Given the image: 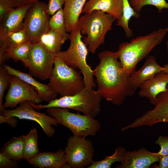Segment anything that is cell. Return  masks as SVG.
<instances>
[{
	"mask_svg": "<svg viewBox=\"0 0 168 168\" xmlns=\"http://www.w3.org/2000/svg\"><path fill=\"white\" fill-rule=\"evenodd\" d=\"M100 63L93 72L96 80L97 91L102 98L115 105L122 104L135 90L129 82V76L118 60L115 52L106 50L98 55Z\"/></svg>",
	"mask_w": 168,
	"mask_h": 168,
	"instance_id": "6da1fadb",
	"label": "cell"
},
{
	"mask_svg": "<svg viewBox=\"0 0 168 168\" xmlns=\"http://www.w3.org/2000/svg\"><path fill=\"white\" fill-rule=\"evenodd\" d=\"M168 32L167 28H160L119 45L115 53L128 75H130L139 62L147 57L151 51L161 42Z\"/></svg>",
	"mask_w": 168,
	"mask_h": 168,
	"instance_id": "7a4b0ae2",
	"label": "cell"
},
{
	"mask_svg": "<svg viewBox=\"0 0 168 168\" xmlns=\"http://www.w3.org/2000/svg\"><path fill=\"white\" fill-rule=\"evenodd\" d=\"M116 20L112 16L100 11L85 13L79 19L77 26L81 34L86 35L82 40L89 51L94 54L105 42V35L112 29Z\"/></svg>",
	"mask_w": 168,
	"mask_h": 168,
	"instance_id": "3957f363",
	"label": "cell"
},
{
	"mask_svg": "<svg viewBox=\"0 0 168 168\" xmlns=\"http://www.w3.org/2000/svg\"><path fill=\"white\" fill-rule=\"evenodd\" d=\"M102 97L93 88H85L76 94L61 97L48 102L47 104H36L30 102L35 110L50 108H62L71 109L95 118L101 111Z\"/></svg>",
	"mask_w": 168,
	"mask_h": 168,
	"instance_id": "277c9868",
	"label": "cell"
},
{
	"mask_svg": "<svg viewBox=\"0 0 168 168\" xmlns=\"http://www.w3.org/2000/svg\"><path fill=\"white\" fill-rule=\"evenodd\" d=\"M82 38L80 29L77 26L70 32V43L68 49L58 52L55 57L74 69L79 70L83 75L85 88L90 89L95 87L96 84L93 70L87 63L89 51Z\"/></svg>",
	"mask_w": 168,
	"mask_h": 168,
	"instance_id": "5b68a950",
	"label": "cell"
},
{
	"mask_svg": "<svg viewBox=\"0 0 168 168\" xmlns=\"http://www.w3.org/2000/svg\"><path fill=\"white\" fill-rule=\"evenodd\" d=\"M49 79L48 85L61 97L73 95L85 87L80 72L55 57Z\"/></svg>",
	"mask_w": 168,
	"mask_h": 168,
	"instance_id": "8992f818",
	"label": "cell"
},
{
	"mask_svg": "<svg viewBox=\"0 0 168 168\" xmlns=\"http://www.w3.org/2000/svg\"><path fill=\"white\" fill-rule=\"evenodd\" d=\"M47 109L48 114L55 119L58 123L68 128L73 135L85 137L94 136L100 130L101 124L94 118L88 115L74 113L69 109L50 108Z\"/></svg>",
	"mask_w": 168,
	"mask_h": 168,
	"instance_id": "52a82bcc",
	"label": "cell"
},
{
	"mask_svg": "<svg viewBox=\"0 0 168 168\" xmlns=\"http://www.w3.org/2000/svg\"><path fill=\"white\" fill-rule=\"evenodd\" d=\"M65 152L71 168H87L94 161V149L86 137L73 135L68 139Z\"/></svg>",
	"mask_w": 168,
	"mask_h": 168,
	"instance_id": "ba28073f",
	"label": "cell"
},
{
	"mask_svg": "<svg viewBox=\"0 0 168 168\" xmlns=\"http://www.w3.org/2000/svg\"><path fill=\"white\" fill-rule=\"evenodd\" d=\"M46 7L45 3L36 2L30 7L25 18L23 28L27 31L32 44L38 43L40 36L50 29V15Z\"/></svg>",
	"mask_w": 168,
	"mask_h": 168,
	"instance_id": "9c48e42d",
	"label": "cell"
},
{
	"mask_svg": "<svg viewBox=\"0 0 168 168\" xmlns=\"http://www.w3.org/2000/svg\"><path fill=\"white\" fill-rule=\"evenodd\" d=\"M31 105L29 101H26L19 104V106L11 110L4 108L0 110V115L4 116L16 117L20 119L34 121L41 126L45 134L48 137L54 136L55 130L52 126L58 124L53 117L36 111Z\"/></svg>",
	"mask_w": 168,
	"mask_h": 168,
	"instance_id": "30bf717a",
	"label": "cell"
},
{
	"mask_svg": "<svg viewBox=\"0 0 168 168\" xmlns=\"http://www.w3.org/2000/svg\"><path fill=\"white\" fill-rule=\"evenodd\" d=\"M55 54L47 50L40 43L33 44L27 68L30 73L42 80L49 78L53 70Z\"/></svg>",
	"mask_w": 168,
	"mask_h": 168,
	"instance_id": "8fae6325",
	"label": "cell"
},
{
	"mask_svg": "<svg viewBox=\"0 0 168 168\" xmlns=\"http://www.w3.org/2000/svg\"><path fill=\"white\" fill-rule=\"evenodd\" d=\"M3 108H13L20 103L26 101L38 104L42 100L37 91L30 85L18 77L12 75L10 87L5 97Z\"/></svg>",
	"mask_w": 168,
	"mask_h": 168,
	"instance_id": "7c38bea8",
	"label": "cell"
},
{
	"mask_svg": "<svg viewBox=\"0 0 168 168\" xmlns=\"http://www.w3.org/2000/svg\"><path fill=\"white\" fill-rule=\"evenodd\" d=\"M154 106L134 120L136 127H151L160 123H168V85L166 90L158 95Z\"/></svg>",
	"mask_w": 168,
	"mask_h": 168,
	"instance_id": "4fadbf2b",
	"label": "cell"
},
{
	"mask_svg": "<svg viewBox=\"0 0 168 168\" xmlns=\"http://www.w3.org/2000/svg\"><path fill=\"white\" fill-rule=\"evenodd\" d=\"M160 156L157 152H150L144 147L137 150L126 151L121 164L116 168H149L154 163L158 162Z\"/></svg>",
	"mask_w": 168,
	"mask_h": 168,
	"instance_id": "5bb4252c",
	"label": "cell"
},
{
	"mask_svg": "<svg viewBox=\"0 0 168 168\" xmlns=\"http://www.w3.org/2000/svg\"><path fill=\"white\" fill-rule=\"evenodd\" d=\"M33 3L14 8L4 17L1 22L0 41L6 40L9 32L17 31L23 28L25 18Z\"/></svg>",
	"mask_w": 168,
	"mask_h": 168,
	"instance_id": "9a60e30c",
	"label": "cell"
},
{
	"mask_svg": "<svg viewBox=\"0 0 168 168\" xmlns=\"http://www.w3.org/2000/svg\"><path fill=\"white\" fill-rule=\"evenodd\" d=\"M168 85V73L161 72L140 86L138 95L147 98L155 105L158 95L166 90Z\"/></svg>",
	"mask_w": 168,
	"mask_h": 168,
	"instance_id": "2e32d148",
	"label": "cell"
},
{
	"mask_svg": "<svg viewBox=\"0 0 168 168\" xmlns=\"http://www.w3.org/2000/svg\"><path fill=\"white\" fill-rule=\"evenodd\" d=\"M163 70V67L158 64L154 56H148L142 67L137 71L134 70L129 76L130 83L136 90L144 82Z\"/></svg>",
	"mask_w": 168,
	"mask_h": 168,
	"instance_id": "e0dca14e",
	"label": "cell"
},
{
	"mask_svg": "<svg viewBox=\"0 0 168 168\" xmlns=\"http://www.w3.org/2000/svg\"><path fill=\"white\" fill-rule=\"evenodd\" d=\"M27 161L39 168H62L67 163L65 151L62 149L54 152H40Z\"/></svg>",
	"mask_w": 168,
	"mask_h": 168,
	"instance_id": "ac0fdd59",
	"label": "cell"
},
{
	"mask_svg": "<svg viewBox=\"0 0 168 168\" xmlns=\"http://www.w3.org/2000/svg\"><path fill=\"white\" fill-rule=\"evenodd\" d=\"M2 65L10 74L18 77L33 87L37 91L43 101L48 102L56 99L57 94L48 84L39 82L34 79L30 73L23 72L4 64Z\"/></svg>",
	"mask_w": 168,
	"mask_h": 168,
	"instance_id": "d6986e66",
	"label": "cell"
},
{
	"mask_svg": "<svg viewBox=\"0 0 168 168\" xmlns=\"http://www.w3.org/2000/svg\"><path fill=\"white\" fill-rule=\"evenodd\" d=\"M100 11L110 14L117 20L121 17L123 11L122 0H89L82 10L84 13Z\"/></svg>",
	"mask_w": 168,
	"mask_h": 168,
	"instance_id": "ffe728a7",
	"label": "cell"
},
{
	"mask_svg": "<svg viewBox=\"0 0 168 168\" xmlns=\"http://www.w3.org/2000/svg\"><path fill=\"white\" fill-rule=\"evenodd\" d=\"M87 0H65L63 11L68 32H70L77 26L80 14Z\"/></svg>",
	"mask_w": 168,
	"mask_h": 168,
	"instance_id": "44dd1931",
	"label": "cell"
},
{
	"mask_svg": "<svg viewBox=\"0 0 168 168\" xmlns=\"http://www.w3.org/2000/svg\"><path fill=\"white\" fill-rule=\"evenodd\" d=\"M66 40L59 33L51 29L43 34L38 42L49 52L56 54L60 51Z\"/></svg>",
	"mask_w": 168,
	"mask_h": 168,
	"instance_id": "7402d4cb",
	"label": "cell"
},
{
	"mask_svg": "<svg viewBox=\"0 0 168 168\" xmlns=\"http://www.w3.org/2000/svg\"><path fill=\"white\" fill-rule=\"evenodd\" d=\"M123 0V11L120 19L117 21L116 25L122 28L126 35L130 38L133 35V31L128 26L129 21L132 17L138 18L140 16L139 13L136 12L130 5L129 0Z\"/></svg>",
	"mask_w": 168,
	"mask_h": 168,
	"instance_id": "603a6c76",
	"label": "cell"
},
{
	"mask_svg": "<svg viewBox=\"0 0 168 168\" xmlns=\"http://www.w3.org/2000/svg\"><path fill=\"white\" fill-rule=\"evenodd\" d=\"M23 142V159L27 161L40 152L37 145L36 129L31 130L26 135H22Z\"/></svg>",
	"mask_w": 168,
	"mask_h": 168,
	"instance_id": "cb8c5ba5",
	"label": "cell"
},
{
	"mask_svg": "<svg viewBox=\"0 0 168 168\" xmlns=\"http://www.w3.org/2000/svg\"><path fill=\"white\" fill-rule=\"evenodd\" d=\"M23 142L21 137H14L3 146L1 151L16 161L23 159Z\"/></svg>",
	"mask_w": 168,
	"mask_h": 168,
	"instance_id": "d4e9b609",
	"label": "cell"
},
{
	"mask_svg": "<svg viewBox=\"0 0 168 168\" xmlns=\"http://www.w3.org/2000/svg\"><path fill=\"white\" fill-rule=\"evenodd\" d=\"M32 44L29 41L16 47L9 46L6 49L7 54L15 62L22 61L27 68L28 57Z\"/></svg>",
	"mask_w": 168,
	"mask_h": 168,
	"instance_id": "484cf974",
	"label": "cell"
},
{
	"mask_svg": "<svg viewBox=\"0 0 168 168\" xmlns=\"http://www.w3.org/2000/svg\"><path fill=\"white\" fill-rule=\"evenodd\" d=\"M50 29L60 34L65 40L69 39L70 34L67 31L63 9L58 10L50 18Z\"/></svg>",
	"mask_w": 168,
	"mask_h": 168,
	"instance_id": "4316f807",
	"label": "cell"
},
{
	"mask_svg": "<svg viewBox=\"0 0 168 168\" xmlns=\"http://www.w3.org/2000/svg\"><path fill=\"white\" fill-rule=\"evenodd\" d=\"M126 151L124 147L119 146L115 149L113 154L105 156L102 160L93 161L87 168H110L114 163L121 161Z\"/></svg>",
	"mask_w": 168,
	"mask_h": 168,
	"instance_id": "83f0119b",
	"label": "cell"
},
{
	"mask_svg": "<svg viewBox=\"0 0 168 168\" xmlns=\"http://www.w3.org/2000/svg\"><path fill=\"white\" fill-rule=\"evenodd\" d=\"M130 3L135 11L139 13L143 7L146 5H152L161 13L164 9H168V2L165 0H129Z\"/></svg>",
	"mask_w": 168,
	"mask_h": 168,
	"instance_id": "f1b7e54d",
	"label": "cell"
},
{
	"mask_svg": "<svg viewBox=\"0 0 168 168\" xmlns=\"http://www.w3.org/2000/svg\"><path fill=\"white\" fill-rule=\"evenodd\" d=\"M5 41L9 46L11 47L19 46L30 41L27 31L24 28L17 31L9 32Z\"/></svg>",
	"mask_w": 168,
	"mask_h": 168,
	"instance_id": "f546056e",
	"label": "cell"
},
{
	"mask_svg": "<svg viewBox=\"0 0 168 168\" xmlns=\"http://www.w3.org/2000/svg\"><path fill=\"white\" fill-rule=\"evenodd\" d=\"M12 75L8 72L3 65L0 67V110L4 109L2 100L5 90L10 84Z\"/></svg>",
	"mask_w": 168,
	"mask_h": 168,
	"instance_id": "4dcf8cb0",
	"label": "cell"
},
{
	"mask_svg": "<svg viewBox=\"0 0 168 168\" xmlns=\"http://www.w3.org/2000/svg\"><path fill=\"white\" fill-rule=\"evenodd\" d=\"M14 8L13 0H0V21Z\"/></svg>",
	"mask_w": 168,
	"mask_h": 168,
	"instance_id": "1f68e13d",
	"label": "cell"
},
{
	"mask_svg": "<svg viewBox=\"0 0 168 168\" xmlns=\"http://www.w3.org/2000/svg\"><path fill=\"white\" fill-rule=\"evenodd\" d=\"M64 2L65 0H49L46 7L48 14L52 16L62 8Z\"/></svg>",
	"mask_w": 168,
	"mask_h": 168,
	"instance_id": "d6a6232c",
	"label": "cell"
},
{
	"mask_svg": "<svg viewBox=\"0 0 168 168\" xmlns=\"http://www.w3.org/2000/svg\"><path fill=\"white\" fill-rule=\"evenodd\" d=\"M155 143L158 145L160 147L159 151L157 152L159 156L168 155V136H160Z\"/></svg>",
	"mask_w": 168,
	"mask_h": 168,
	"instance_id": "836d02e7",
	"label": "cell"
},
{
	"mask_svg": "<svg viewBox=\"0 0 168 168\" xmlns=\"http://www.w3.org/2000/svg\"><path fill=\"white\" fill-rule=\"evenodd\" d=\"M18 167L16 161L12 160L1 151L0 153V168H12Z\"/></svg>",
	"mask_w": 168,
	"mask_h": 168,
	"instance_id": "e575fe53",
	"label": "cell"
},
{
	"mask_svg": "<svg viewBox=\"0 0 168 168\" xmlns=\"http://www.w3.org/2000/svg\"><path fill=\"white\" fill-rule=\"evenodd\" d=\"M159 165L154 166L156 168H168V155L160 157Z\"/></svg>",
	"mask_w": 168,
	"mask_h": 168,
	"instance_id": "d590c367",
	"label": "cell"
},
{
	"mask_svg": "<svg viewBox=\"0 0 168 168\" xmlns=\"http://www.w3.org/2000/svg\"><path fill=\"white\" fill-rule=\"evenodd\" d=\"M39 0H13L14 7H17L25 5L34 3Z\"/></svg>",
	"mask_w": 168,
	"mask_h": 168,
	"instance_id": "8d00e7d4",
	"label": "cell"
},
{
	"mask_svg": "<svg viewBox=\"0 0 168 168\" xmlns=\"http://www.w3.org/2000/svg\"><path fill=\"white\" fill-rule=\"evenodd\" d=\"M14 117H7L0 115V123L1 124L7 123L12 125L16 124V121Z\"/></svg>",
	"mask_w": 168,
	"mask_h": 168,
	"instance_id": "74e56055",
	"label": "cell"
},
{
	"mask_svg": "<svg viewBox=\"0 0 168 168\" xmlns=\"http://www.w3.org/2000/svg\"><path fill=\"white\" fill-rule=\"evenodd\" d=\"M163 67L164 70L162 72L168 73V63L165 64Z\"/></svg>",
	"mask_w": 168,
	"mask_h": 168,
	"instance_id": "f35d334b",
	"label": "cell"
},
{
	"mask_svg": "<svg viewBox=\"0 0 168 168\" xmlns=\"http://www.w3.org/2000/svg\"><path fill=\"white\" fill-rule=\"evenodd\" d=\"M166 47L167 50L168 52V40H167L166 43Z\"/></svg>",
	"mask_w": 168,
	"mask_h": 168,
	"instance_id": "ab89813d",
	"label": "cell"
}]
</instances>
